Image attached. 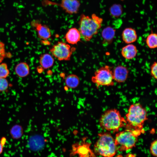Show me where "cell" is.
Returning a JSON list of instances; mask_svg holds the SVG:
<instances>
[{
    "instance_id": "obj_26",
    "label": "cell",
    "mask_w": 157,
    "mask_h": 157,
    "mask_svg": "<svg viewBox=\"0 0 157 157\" xmlns=\"http://www.w3.org/2000/svg\"><path fill=\"white\" fill-rule=\"evenodd\" d=\"M157 63L154 62L151 65V75L154 78L156 79L157 78Z\"/></svg>"
},
{
    "instance_id": "obj_3",
    "label": "cell",
    "mask_w": 157,
    "mask_h": 157,
    "mask_svg": "<svg viewBox=\"0 0 157 157\" xmlns=\"http://www.w3.org/2000/svg\"><path fill=\"white\" fill-rule=\"evenodd\" d=\"M126 124L125 119L120 112L115 109L108 110L101 115L99 120V124L102 129L108 131L117 132Z\"/></svg>"
},
{
    "instance_id": "obj_14",
    "label": "cell",
    "mask_w": 157,
    "mask_h": 157,
    "mask_svg": "<svg viewBox=\"0 0 157 157\" xmlns=\"http://www.w3.org/2000/svg\"><path fill=\"white\" fill-rule=\"evenodd\" d=\"M137 51L136 46L130 44H128L122 48L121 53L124 58L130 60L136 56Z\"/></svg>"
},
{
    "instance_id": "obj_25",
    "label": "cell",
    "mask_w": 157,
    "mask_h": 157,
    "mask_svg": "<svg viewBox=\"0 0 157 157\" xmlns=\"http://www.w3.org/2000/svg\"><path fill=\"white\" fill-rule=\"evenodd\" d=\"M6 55L5 44L0 41V63L2 62Z\"/></svg>"
},
{
    "instance_id": "obj_16",
    "label": "cell",
    "mask_w": 157,
    "mask_h": 157,
    "mask_svg": "<svg viewBox=\"0 0 157 157\" xmlns=\"http://www.w3.org/2000/svg\"><path fill=\"white\" fill-rule=\"evenodd\" d=\"M115 33V30L111 27L108 26L104 28L101 33L104 43H110L114 38Z\"/></svg>"
},
{
    "instance_id": "obj_6",
    "label": "cell",
    "mask_w": 157,
    "mask_h": 157,
    "mask_svg": "<svg viewBox=\"0 0 157 157\" xmlns=\"http://www.w3.org/2000/svg\"><path fill=\"white\" fill-rule=\"evenodd\" d=\"M114 81L113 71L110 67L107 65L96 70L92 78V81L97 87L113 86Z\"/></svg>"
},
{
    "instance_id": "obj_4",
    "label": "cell",
    "mask_w": 157,
    "mask_h": 157,
    "mask_svg": "<svg viewBox=\"0 0 157 157\" xmlns=\"http://www.w3.org/2000/svg\"><path fill=\"white\" fill-rule=\"evenodd\" d=\"M98 138L94 145L95 154L103 157H113L117 149L115 140L109 132H101L98 134Z\"/></svg>"
},
{
    "instance_id": "obj_5",
    "label": "cell",
    "mask_w": 157,
    "mask_h": 157,
    "mask_svg": "<svg viewBox=\"0 0 157 157\" xmlns=\"http://www.w3.org/2000/svg\"><path fill=\"white\" fill-rule=\"evenodd\" d=\"M142 133L140 131L127 129L117 132L114 139L117 150L126 151L135 147L138 137Z\"/></svg>"
},
{
    "instance_id": "obj_20",
    "label": "cell",
    "mask_w": 157,
    "mask_h": 157,
    "mask_svg": "<svg viewBox=\"0 0 157 157\" xmlns=\"http://www.w3.org/2000/svg\"><path fill=\"white\" fill-rule=\"evenodd\" d=\"M146 44L150 49H154L157 47V35L156 33H152L147 37L146 40Z\"/></svg>"
},
{
    "instance_id": "obj_9",
    "label": "cell",
    "mask_w": 157,
    "mask_h": 157,
    "mask_svg": "<svg viewBox=\"0 0 157 157\" xmlns=\"http://www.w3.org/2000/svg\"><path fill=\"white\" fill-rule=\"evenodd\" d=\"M81 3L78 0H61L60 6L66 13L72 15L78 13Z\"/></svg>"
},
{
    "instance_id": "obj_10",
    "label": "cell",
    "mask_w": 157,
    "mask_h": 157,
    "mask_svg": "<svg viewBox=\"0 0 157 157\" xmlns=\"http://www.w3.org/2000/svg\"><path fill=\"white\" fill-rule=\"evenodd\" d=\"M31 26L37 31L38 37L44 40H46L51 36V32L49 27L45 24H42L38 20H33L31 22Z\"/></svg>"
},
{
    "instance_id": "obj_2",
    "label": "cell",
    "mask_w": 157,
    "mask_h": 157,
    "mask_svg": "<svg viewBox=\"0 0 157 157\" xmlns=\"http://www.w3.org/2000/svg\"><path fill=\"white\" fill-rule=\"evenodd\" d=\"M79 22V31L81 37L85 41H89L97 34L101 27L103 19L95 14L91 17L82 14Z\"/></svg>"
},
{
    "instance_id": "obj_11",
    "label": "cell",
    "mask_w": 157,
    "mask_h": 157,
    "mask_svg": "<svg viewBox=\"0 0 157 157\" xmlns=\"http://www.w3.org/2000/svg\"><path fill=\"white\" fill-rule=\"evenodd\" d=\"M129 73L126 67L121 65L117 66L113 71L114 81L119 83L124 82L127 78Z\"/></svg>"
},
{
    "instance_id": "obj_27",
    "label": "cell",
    "mask_w": 157,
    "mask_h": 157,
    "mask_svg": "<svg viewBox=\"0 0 157 157\" xmlns=\"http://www.w3.org/2000/svg\"><path fill=\"white\" fill-rule=\"evenodd\" d=\"M3 151V146L1 142H0V154H1Z\"/></svg>"
},
{
    "instance_id": "obj_13",
    "label": "cell",
    "mask_w": 157,
    "mask_h": 157,
    "mask_svg": "<svg viewBox=\"0 0 157 157\" xmlns=\"http://www.w3.org/2000/svg\"><path fill=\"white\" fill-rule=\"evenodd\" d=\"M81 35L79 31L75 28L69 29L66 33L65 38L69 44H76L80 41Z\"/></svg>"
},
{
    "instance_id": "obj_12",
    "label": "cell",
    "mask_w": 157,
    "mask_h": 157,
    "mask_svg": "<svg viewBox=\"0 0 157 157\" xmlns=\"http://www.w3.org/2000/svg\"><path fill=\"white\" fill-rule=\"evenodd\" d=\"M122 36L123 41L127 44H130L135 42L138 38L135 30L130 27L125 28L122 31Z\"/></svg>"
},
{
    "instance_id": "obj_23",
    "label": "cell",
    "mask_w": 157,
    "mask_h": 157,
    "mask_svg": "<svg viewBox=\"0 0 157 157\" xmlns=\"http://www.w3.org/2000/svg\"><path fill=\"white\" fill-rule=\"evenodd\" d=\"M8 83L5 78H0V92L6 91L8 87Z\"/></svg>"
},
{
    "instance_id": "obj_22",
    "label": "cell",
    "mask_w": 157,
    "mask_h": 157,
    "mask_svg": "<svg viewBox=\"0 0 157 157\" xmlns=\"http://www.w3.org/2000/svg\"><path fill=\"white\" fill-rule=\"evenodd\" d=\"M110 12L111 14L115 17L119 16L122 13V9L120 6L114 5L110 8Z\"/></svg>"
},
{
    "instance_id": "obj_21",
    "label": "cell",
    "mask_w": 157,
    "mask_h": 157,
    "mask_svg": "<svg viewBox=\"0 0 157 157\" xmlns=\"http://www.w3.org/2000/svg\"><path fill=\"white\" fill-rule=\"evenodd\" d=\"M10 74L7 64L5 63H0V78H6Z\"/></svg>"
},
{
    "instance_id": "obj_19",
    "label": "cell",
    "mask_w": 157,
    "mask_h": 157,
    "mask_svg": "<svg viewBox=\"0 0 157 157\" xmlns=\"http://www.w3.org/2000/svg\"><path fill=\"white\" fill-rule=\"evenodd\" d=\"M10 133L13 138L15 139H19L23 135V128L22 126L19 125H15L10 129Z\"/></svg>"
},
{
    "instance_id": "obj_1",
    "label": "cell",
    "mask_w": 157,
    "mask_h": 157,
    "mask_svg": "<svg viewBox=\"0 0 157 157\" xmlns=\"http://www.w3.org/2000/svg\"><path fill=\"white\" fill-rule=\"evenodd\" d=\"M146 108L139 103L132 104L126 115V129L144 133L143 125L148 118Z\"/></svg>"
},
{
    "instance_id": "obj_17",
    "label": "cell",
    "mask_w": 157,
    "mask_h": 157,
    "mask_svg": "<svg viewBox=\"0 0 157 157\" xmlns=\"http://www.w3.org/2000/svg\"><path fill=\"white\" fill-rule=\"evenodd\" d=\"M54 63V59L52 56L48 53L41 55L40 58L39 63L41 66L44 69L51 67Z\"/></svg>"
},
{
    "instance_id": "obj_8",
    "label": "cell",
    "mask_w": 157,
    "mask_h": 157,
    "mask_svg": "<svg viewBox=\"0 0 157 157\" xmlns=\"http://www.w3.org/2000/svg\"><path fill=\"white\" fill-rule=\"evenodd\" d=\"M91 144L83 138L81 142L73 144L70 153L71 156L78 155V157H96L95 154L90 148Z\"/></svg>"
},
{
    "instance_id": "obj_18",
    "label": "cell",
    "mask_w": 157,
    "mask_h": 157,
    "mask_svg": "<svg viewBox=\"0 0 157 157\" xmlns=\"http://www.w3.org/2000/svg\"><path fill=\"white\" fill-rule=\"evenodd\" d=\"M80 80L78 76L76 75L70 74L67 76L65 83L67 86L70 88H74L78 85Z\"/></svg>"
},
{
    "instance_id": "obj_24",
    "label": "cell",
    "mask_w": 157,
    "mask_h": 157,
    "mask_svg": "<svg viewBox=\"0 0 157 157\" xmlns=\"http://www.w3.org/2000/svg\"><path fill=\"white\" fill-rule=\"evenodd\" d=\"M157 140H154L151 143L150 148V152L154 156H157Z\"/></svg>"
},
{
    "instance_id": "obj_7",
    "label": "cell",
    "mask_w": 157,
    "mask_h": 157,
    "mask_svg": "<svg viewBox=\"0 0 157 157\" xmlns=\"http://www.w3.org/2000/svg\"><path fill=\"white\" fill-rule=\"evenodd\" d=\"M75 49L61 42H58L50 49L52 54L59 60H69Z\"/></svg>"
},
{
    "instance_id": "obj_15",
    "label": "cell",
    "mask_w": 157,
    "mask_h": 157,
    "mask_svg": "<svg viewBox=\"0 0 157 157\" xmlns=\"http://www.w3.org/2000/svg\"><path fill=\"white\" fill-rule=\"evenodd\" d=\"M15 71V74L18 77H25L28 76L29 74V67L26 62H20L16 65Z\"/></svg>"
}]
</instances>
